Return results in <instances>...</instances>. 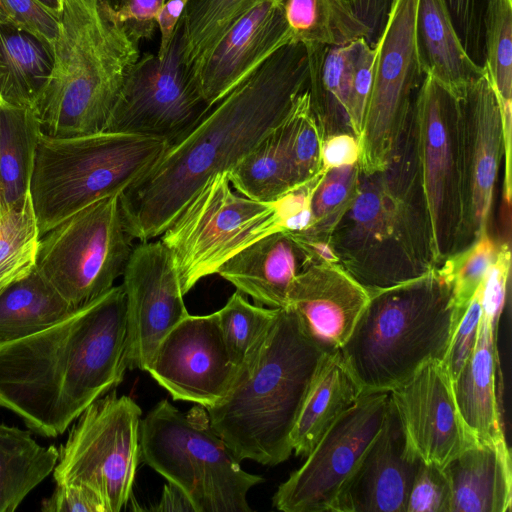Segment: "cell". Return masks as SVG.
Instances as JSON below:
<instances>
[{
	"label": "cell",
	"mask_w": 512,
	"mask_h": 512,
	"mask_svg": "<svg viewBox=\"0 0 512 512\" xmlns=\"http://www.w3.org/2000/svg\"><path fill=\"white\" fill-rule=\"evenodd\" d=\"M308 83L307 47L292 41L170 144L159 160L120 194L134 239L146 242L161 236L210 178L228 172L283 122Z\"/></svg>",
	"instance_id": "cell-1"
},
{
	"label": "cell",
	"mask_w": 512,
	"mask_h": 512,
	"mask_svg": "<svg viewBox=\"0 0 512 512\" xmlns=\"http://www.w3.org/2000/svg\"><path fill=\"white\" fill-rule=\"evenodd\" d=\"M127 368L126 296L114 285L48 328L0 344V407L56 437Z\"/></svg>",
	"instance_id": "cell-2"
},
{
	"label": "cell",
	"mask_w": 512,
	"mask_h": 512,
	"mask_svg": "<svg viewBox=\"0 0 512 512\" xmlns=\"http://www.w3.org/2000/svg\"><path fill=\"white\" fill-rule=\"evenodd\" d=\"M327 241L339 264L370 293L436 268L412 120L382 169L360 170L355 194Z\"/></svg>",
	"instance_id": "cell-3"
},
{
	"label": "cell",
	"mask_w": 512,
	"mask_h": 512,
	"mask_svg": "<svg viewBox=\"0 0 512 512\" xmlns=\"http://www.w3.org/2000/svg\"><path fill=\"white\" fill-rule=\"evenodd\" d=\"M327 353L290 308L278 309L226 394L207 408L211 427L238 461L275 466L290 457L294 425Z\"/></svg>",
	"instance_id": "cell-4"
},
{
	"label": "cell",
	"mask_w": 512,
	"mask_h": 512,
	"mask_svg": "<svg viewBox=\"0 0 512 512\" xmlns=\"http://www.w3.org/2000/svg\"><path fill=\"white\" fill-rule=\"evenodd\" d=\"M52 73L32 109L41 133L58 138L104 131L140 57L111 0H62Z\"/></svg>",
	"instance_id": "cell-5"
},
{
	"label": "cell",
	"mask_w": 512,
	"mask_h": 512,
	"mask_svg": "<svg viewBox=\"0 0 512 512\" xmlns=\"http://www.w3.org/2000/svg\"><path fill=\"white\" fill-rule=\"evenodd\" d=\"M457 321L451 284L436 267L371 292L339 351L361 393L390 392L424 364L443 361Z\"/></svg>",
	"instance_id": "cell-6"
},
{
	"label": "cell",
	"mask_w": 512,
	"mask_h": 512,
	"mask_svg": "<svg viewBox=\"0 0 512 512\" xmlns=\"http://www.w3.org/2000/svg\"><path fill=\"white\" fill-rule=\"evenodd\" d=\"M169 145L120 132L66 138L41 133L29 188L40 237L94 202L124 192Z\"/></svg>",
	"instance_id": "cell-7"
},
{
	"label": "cell",
	"mask_w": 512,
	"mask_h": 512,
	"mask_svg": "<svg viewBox=\"0 0 512 512\" xmlns=\"http://www.w3.org/2000/svg\"><path fill=\"white\" fill-rule=\"evenodd\" d=\"M139 445L140 461L179 487L196 512H250L248 492L264 482L241 468L198 404L181 412L159 401L141 419Z\"/></svg>",
	"instance_id": "cell-8"
},
{
	"label": "cell",
	"mask_w": 512,
	"mask_h": 512,
	"mask_svg": "<svg viewBox=\"0 0 512 512\" xmlns=\"http://www.w3.org/2000/svg\"><path fill=\"white\" fill-rule=\"evenodd\" d=\"M285 232L277 201L259 202L232 190L227 172L210 178L161 235L184 295L255 241Z\"/></svg>",
	"instance_id": "cell-9"
},
{
	"label": "cell",
	"mask_w": 512,
	"mask_h": 512,
	"mask_svg": "<svg viewBox=\"0 0 512 512\" xmlns=\"http://www.w3.org/2000/svg\"><path fill=\"white\" fill-rule=\"evenodd\" d=\"M120 194L94 202L40 237L36 267L74 308L112 288L133 251Z\"/></svg>",
	"instance_id": "cell-10"
},
{
	"label": "cell",
	"mask_w": 512,
	"mask_h": 512,
	"mask_svg": "<svg viewBox=\"0 0 512 512\" xmlns=\"http://www.w3.org/2000/svg\"><path fill=\"white\" fill-rule=\"evenodd\" d=\"M413 116L431 252L438 267L473 243L465 213L458 96L425 75Z\"/></svg>",
	"instance_id": "cell-11"
},
{
	"label": "cell",
	"mask_w": 512,
	"mask_h": 512,
	"mask_svg": "<svg viewBox=\"0 0 512 512\" xmlns=\"http://www.w3.org/2000/svg\"><path fill=\"white\" fill-rule=\"evenodd\" d=\"M141 416L132 398L115 392L90 404L58 449L56 484H87L102 495L110 512L121 511L140 461Z\"/></svg>",
	"instance_id": "cell-12"
},
{
	"label": "cell",
	"mask_w": 512,
	"mask_h": 512,
	"mask_svg": "<svg viewBox=\"0 0 512 512\" xmlns=\"http://www.w3.org/2000/svg\"><path fill=\"white\" fill-rule=\"evenodd\" d=\"M181 19L169 51L145 53L129 69L104 131L174 143L212 108L203 98L184 57Z\"/></svg>",
	"instance_id": "cell-13"
},
{
	"label": "cell",
	"mask_w": 512,
	"mask_h": 512,
	"mask_svg": "<svg viewBox=\"0 0 512 512\" xmlns=\"http://www.w3.org/2000/svg\"><path fill=\"white\" fill-rule=\"evenodd\" d=\"M418 0H392L375 47L359 169H382L402 134L425 77L416 45Z\"/></svg>",
	"instance_id": "cell-14"
},
{
	"label": "cell",
	"mask_w": 512,
	"mask_h": 512,
	"mask_svg": "<svg viewBox=\"0 0 512 512\" xmlns=\"http://www.w3.org/2000/svg\"><path fill=\"white\" fill-rule=\"evenodd\" d=\"M390 392L362 393L275 492L284 512H333L336 500L383 423Z\"/></svg>",
	"instance_id": "cell-15"
},
{
	"label": "cell",
	"mask_w": 512,
	"mask_h": 512,
	"mask_svg": "<svg viewBox=\"0 0 512 512\" xmlns=\"http://www.w3.org/2000/svg\"><path fill=\"white\" fill-rule=\"evenodd\" d=\"M129 369L147 371L164 336L189 313L168 248L158 241L133 248L122 274Z\"/></svg>",
	"instance_id": "cell-16"
},
{
	"label": "cell",
	"mask_w": 512,
	"mask_h": 512,
	"mask_svg": "<svg viewBox=\"0 0 512 512\" xmlns=\"http://www.w3.org/2000/svg\"><path fill=\"white\" fill-rule=\"evenodd\" d=\"M235 371L217 312L188 314L177 323L159 343L147 370L174 400L206 409L226 394Z\"/></svg>",
	"instance_id": "cell-17"
},
{
	"label": "cell",
	"mask_w": 512,
	"mask_h": 512,
	"mask_svg": "<svg viewBox=\"0 0 512 512\" xmlns=\"http://www.w3.org/2000/svg\"><path fill=\"white\" fill-rule=\"evenodd\" d=\"M457 96L466 222L474 242L490 233L495 185L504 156L503 121L486 72Z\"/></svg>",
	"instance_id": "cell-18"
},
{
	"label": "cell",
	"mask_w": 512,
	"mask_h": 512,
	"mask_svg": "<svg viewBox=\"0 0 512 512\" xmlns=\"http://www.w3.org/2000/svg\"><path fill=\"white\" fill-rule=\"evenodd\" d=\"M390 399L409 445L425 463L444 468L478 444L460 415L443 361L424 364L390 391Z\"/></svg>",
	"instance_id": "cell-19"
},
{
	"label": "cell",
	"mask_w": 512,
	"mask_h": 512,
	"mask_svg": "<svg viewBox=\"0 0 512 512\" xmlns=\"http://www.w3.org/2000/svg\"><path fill=\"white\" fill-rule=\"evenodd\" d=\"M292 42L279 0H260L191 66L206 102L213 107L280 47Z\"/></svg>",
	"instance_id": "cell-20"
},
{
	"label": "cell",
	"mask_w": 512,
	"mask_h": 512,
	"mask_svg": "<svg viewBox=\"0 0 512 512\" xmlns=\"http://www.w3.org/2000/svg\"><path fill=\"white\" fill-rule=\"evenodd\" d=\"M421 461L389 396L381 428L342 488L333 512H406Z\"/></svg>",
	"instance_id": "cell-21"
},
{
	"label": "cell",
	"mask_w": 512,
	"mask_h": 512,
	"mask_svg": "<svg viewBox=\"0 0 512 512\" xmlns=\"http://www.w3.org/2000/svg\"><path fill=\"white\" fill-rule=\"evenodd\" d=\"M369 298L370 292L340 264L316 262L293 280L287 307L304 332L331 353L348 340Z\"/></svg>",
	"instance_id": "cell-22"
},
{
	"label": "cell",
	"mask_w": 512,
	"mask_h": 512,
	"mask_svg": "<svg viewBox=\"0 0 512 512\" xmlns=\"http://www.w3.org/2000/svg\"><path fill=\"white\" fill-rule=\"evenodd\" d=\"M320 262L289 232H276L247 246L216 274L258 305L286 308L289 288L307 266Z\"/></svg>",
	"instance_id": "cell-23"
},
{
	"label": "cell",
	"mask_w": 512,
	"mask_h": 512,
	"mask_svg": "<svg viewBox=\"0 0 512 512\" xmlns=\"http://www.w3.org/2000/svg\"><path fill=\"white\" fill-rule=\"evenodd\" d=\"M444 470L452 491L450 512L511 510V454L505 438L467 448Z\"/></svg>",
	"instance_id": "cell-24"
},
{
	"label": "cell",
	"mask_w": 512,
	"mask_h": 512,
	"mask_svg": "<svg viewBox=\"0 0 512 512\" xmlns=\"http://www.w3.org/2000/svg\"><path fill=\"white\" fill-rule=\"evenodd\" d=\"M497 330L482 313L474 351L452 381L460 415L479 444L505 438L496 395Z\"/></svg>",
	"instance_id": "cell-25"
},
{
	"label": "cell",
	"mask_w": 512,
	"mask_h": 512,
	"mask_svg": "<svg viewBox=\"0 0 512 512\" xmlns=\"http://www.w3.org/2000/svg\"><path fill=\"white\" fill-rule=\"evenodd\" d=\"M416 45L424 74L456 95L485 73L464 49L443 0H418Z\"/></svg>",
	"instance_id": "cell-26"
},
{
	"label": "cell",
	"mask_w": 512,
	"mask_h": 512,
	"mask_svg": "<svg viewBox=\"0 0 512 512\" xmlns=\"http://www.w3.org/2000/svg\"><path fill=\"white\" fill-rule=\"evenodd\" d=\"M361 394L340 351L327 353L291 434L295 454L307 456L323 434Z\"/></svg>",
	"instance_id": "cell-27"
},
{
	"label": "cell",
	"mask_w": 512,
	"mask_h": 512,
	"mask_svg": "<svg viewBox=\"0 0 512 512\" xmlns=\"http://www.w3.org/2000/svg\"><path fill=\"white\" fill-rule=\"evenodd\" d=\"M54 66L53 46L10 20L0 23V102L32 107Z\"/></svg>",
	"instance_id": "cell-28"
},
{
	"label": "cell",
	"mask_w": 512,
	"mask_h": 512,
	"mask_svg": "<svg viewBox=\"0 0 512 512\" xmlns=\"http://www.w3.org/2000/svg\"><path fill=\"white\" fill-rule=\"evenodd\" d=\"M74 309L35 266L0 292V344L40 332Z\"/></svg>",
	"instance_id": "cell-29"
},
{
	"label": "cell",
	"mask_w": 512,
	"mask_h": 512,
	"mask_svg": "<svg viewBox=\"0 0 512 512\" xmlns=\"http://www.w3.org/2000/svg\"><path fill=\"white\" fill-rule=\"evenodd\" d=\"M305 46L309 58L308 90L324 135L352 133L347 105L354 41L338 46Z\"/></svg>",
	"instance_id": "cell-30"
},
{
	"label": "cell",
	"mask_w": 512,
	"mask_h": 512,
	"mask_svg": "<svg viewBox=\"0 0 512 512\" xmlns=\"http://www.w3.org/2000/svg\"><path fill=\"white\" fill-rule=\"evenodd\" d=\"M59 456L31 433L0 423V512L15 511L25 497L53 473Z\"/></svg>",
	"instance_id": "cell-31"
},
{
	"label": "cell",
	"mask_w": 512,
	"mask_h": 512,
	"mask_svg": "<svg viewBox=\"0 0 512 512\" xmlns=\"http://www.w3.org/2000/svg\"><path fill=\"white\" fill-rule=\"evenodd\" d=\"M40 134L32 107L0 103V189L5 211L29 194Z\"/></svg>",
	"instance_id": "cell-32"
},
{
	"label": "cell",
	"mask_w": 512,
	"mask_h": 512,
	"mask_svg": "<svg viewBox=\"0 0 512 512\" xmlns=\"http://www.w3.org/2000/svg\"><path fill=\"white\" fill-rule=\"evenodd\" d=\"M292 41L305 45H344L366 38L370 30L342 0H279Z\"/></svg>",
	"instance_id": "cell-33"
},
{
	"label": "cell",
	"mask_w": 512,
	"mask_h": 512,
	"mask_svg": "<svg viewBox=\"0 0 512 512\" xmlns=\"http://www.w3.org/2000/svg\"><path fill=\"white\" fill-rule=\"evenodd\" d=\"M485 72L497 95L504 130V163L511 166L512 0H488L484 20Z\"/></svg>",
	"instance_id": "cell-34"
},
{
	"label": "cell",
	"mask_w": 512,
	"mask_h": 512,
	"mask_svg": "<svg viewBox=\"0 0 512 512\" xmlns=\"http://www.w3.org/2000/svg\"><path fill=\"white\" fill-rule=\"evenodd\" d=\"M227 175L241 195L259 202H274L294 189L282 123Z\"/></svg>",
	"instance_id": "cell-35"
},
{
	"label": "cell",
	"mask_w": 512,
	"mask_h": 512,
	"mask_svg": "<svg viewBox=\"0 0 512 512\" xmlns=\"http://www.w3.org/2000/svg\"><path fill=\"white\" fill-rule=\"evenodd\" d=\"M40 232L30 193L0 218V292L36 266Z\"/></svg>",
	"instance_id": "cell-36"
},
{
	"label": "cell",
	"mask_w": 512,
	"mask_h": 512,
	"mask_svg": "<svg viewBox=\"0 0 512 512\" xmlns=\"http://www.w3.org/2000/svg\"><path fill=\"white\" fill-rule=\"evenodd\" d=\"M282 128L293 183L297 187L321 171V145L325 137L308 89L297 97Z\"/></svg>",
	"instance_id": "cell-37"
},
{
	"label": "cell",
	"mask_w": 512,
	"mask_h": 512,
	"mask_svg": "<svg viewBox=\"0 0 512 512\" xmlns=\"http://www.w3.org/2000/svg\"><path fill=\"white\" fill-rule=\"evenodd\" d=\"M260 0H191L182 17L184 57L192 64L232 23Z\"/></svg>",
	"instance_id": "cell-38"
},
{
	"label": "cell",
	"mask_w": 512,
	"mask_h": 512,
	"mask_svg": "<svg viewBox=\"0 0 512 512\" xmlns=\"http://www.w3.org/2000/svg\"><path fill=\"white\" fill-rule=\"evenodd\" d=\"M279 308H264L247 301L239 291L217 312L222 338L237 367L274 320Z\"/></svg>",
	"instance_id": "cell-39"
},
{
	"label": "cell",
	"mask_w": 512,
	"mask_h": 512,
	"mask_svg": "<svg viewBox=\"0 0 512 512\" xmlns=\"http://www.w3.org/2000/svg\"><path fill=\"white\" fill-rule=\"evenodd\" d=\"M359 165H347L323 173L311 196L312 225L305 231L293 232L304 238L328 239L349 206L358 184Z\"/></svg>",
	"instance_id": "cell-40"
},
{
	"label": "cell",
	"mask_w": 512,
	"mask_h": 512,
	"mask_svg": "<svg viewBox=\"0 0 512 512\" xmlns=\"http://www.w3.org/2000/svg\"><path fill=\"white\" fill-rule=\"evenodd\" d=\"M499 242L490 233L480 235L470 246L447 258L437 268L449 281L458 319L461 317L494 262Z\"/></svg>",
	"instance_id": "cell-41"
},
{
	"label": "cell",
	"mask_w": 512,
	"mask_h": 512,
	"mask_svg": "<svg viewBox=\"0 0 512 512\" xmlns=\"http://www.w3.org/2000/svg\"><path fill=\"white\" fill-rule=\"evenodd\" d=\"M375 56L376 47L366 38L354 40L347 111L351 131L359 140L372 87Z\"/></svg>",
	"instance_id": "cell-42"
},
{
	"label": "cell",
	"mask_w": 512,
	"mask_h": 512,
	"mask_svg": "<svg viewBox=\"0 0 512 512\" xmlns=\"http://www.w3.org/2000/svg\"><path fill=\"white\" fill-rule=\"evenodd\" d=\"M452 491L444 468L421 461L414 477L406 512H450Z\"/></svg>",
	"instance_id": "cell-43"
},
{
	"label": "cell",
	"mask_w": 512,
	"mask_h": 512,
	"mask_svg": "<svg viewBox=\"0 0 512 512\" xmlns=\"http://www.w3.org/2000/svg\"><path fill=\"white\" fill-rule=\"evenodd\" d=\"M470 58L484 65V20L488 0H443Z\"/></svg>",
	"instance_id": "cell-44"
},
{
	"label": "cell",
	"mask_w": 512,
	"mask_h": 512,
	"mask_svg": "<svg viewBox=\"0 0 512 512\" xmlns=\"http://www.w3.org/2000/svg\"><path fill=\"white\" fill-rule=\"evenodd\" d=\"M482 315L481 285L467 308L456 322L449 345L443 359L452 381L474 351L479 323Z\"/></svg>",
	"instance_id": "cell-45"
},
{
	"label": "cell",
	"mask_w": 512,
	"mask_h": 512,
	"mask_svg": "<svg viewBox=\"0 0 512 512\" xmlns=\"http://www.w3.org/2000/svg\"><path fill=\"white\" fill-rule=\"evenodd\" d=\"M499 243L497 256L481 284L482 313L497 327L506 301L511 270L510 241Z\"/></svg>",
	"instance_id": "cell-46"
},
{
	"label": "cell",
	"mask_w": 512,
	"mask_h": 512,
	"mask_svg": "<svg viewBox=\"0 0 512 512\" xmlns=\"http://www.w3.org/2000/svg\"><path fill=\"white\" fill-rule=\"evenodd\" d=\"M8 18L53 46L59 30V17L37 0H2Z\"/></svg>",
	"instance_id": "cell-47"
},
{
	"label": "cell",
	"mask_w": 512,
	"mask_h": 512,
	"mask_svg": "<svg viewBox=\"0 0 512 512\" xmlns=\"http://www.w3.org/2000/svg\"><path fill=\"white\" fill-rule=\"evenodd\" d=\"M43 512H110L102 495L84 483L56 484L41 504Z\"/></svg>",
	"instance_id": "cell-48"
},
{
	"label": "cell",
	"mask_w": 512,
	"mask_h": 512,
	"mask_svg": "<svg viewBox=\"0 0 512 512\" xmlns=\"http://www.w3.org/2000/svg\"><path fill=\"white\" fill-rule=\"evenodd\" d=\"M165 0H117L115 15L136 42L150 39L157 27Z\"/></svg>",
	"instance_id": "cell-49"
},
{
	"label": "cell",
	"mask_w": 512,
	"mask_h": 512,
	"mask_svg": "<svg viewBox=\"0 0 512 512\" xmlns=\"http://www.w3.org/2000/svg\"><path fill=\"white\" fill-rule=\"evenodd\" d=\"M361 145L359 139L349 132L330 134L324 137L321 145V168L354 165L359 162Z\"/></svg>",
	"instance_id": "cell-50"
},
{
	"label": "cell",
	"mask_w": 512,
	"mask_h": 512,
	"mask_svg": "<svg viewBox=\"0 0 512 512\" xmlns=\"http://www.w3.org/2000/svg\"><path fill=\"white\" fill-rule=\"evenodd\" d=\"M349 10L370 30L372 43L381 34L392 0H342Z\"/></svg>",
	"instance_id": "cell-51"
},
{
	"label": "cell",
	"mask_w": 512,
	"mask_h": 512,
	"mask_svg": "<svg viewBox=\"0 0 512 512\" xmlns=\"http://www.w3.org/2000/svg\"><path fill=\"white\" fill-rule=\"evenodd\" d=\"M191 0H165L164 6L157 19L160 31V44L157 57L162 59L169 51L175 29Z\"/></svg>",
	"instance_id": "cell-52"
},
{
	"label": "cell",
	"mask_w": 512,
	"mask_h": 512,
	"mask_svg": "<svg viewBox=\"0 0 512 512\" xmlns=\"http://www.w3.org/2000/svg\"><path fill=\"white\" fill-rule=\"evenodd\" d=\"M150 510L157 512H196L187 495L179 487L170 482L164 485L159 502L156 506L150 508Z\"/></svg>",
	"instance_id": "cell-53"
},
{
	"label": "cell",
	"mask_w": 512,
	"mask_h": 512,
	"mask_svg": "<svg viewBox=\"0 0 512 512\" xmlns=\"http://www.w3.org/2000/svg\"><path fill=\"white\" fill-rule=\"evenodd\" d=\"M40 4H42L46 9L54 13L59 17V14L62 9V0H37Z\"/></svg>",
	"instance_id": "cell-54"
},
{
	"label": "cell",
	"mask_w": 512,
	"mask_h": 512,
	"mask_svg": "<svg viewBox=\"0 0 512 512\" xmlns=\"http://www.w3.org/2000/svg\"><path fill=\"white\" fill-rule=\"evenodd\" d=\"M9 20L8 14L5 10L2 0H0V23Z\"/></svg>",
	"instance_id": "cell-55"
},
{
	"label": "cell",
	"mask_w": 512,
	"mask_h": 512,
	"mask_svg": "<svg viewBox=\"0 0 512 512\" xmlns=\"http://www.w3.org/2000/svg\"><path fill=\"white\" fill-rule=\"evenodd\" d=\"M4 212H5V209H4V206H3L1 189H0V218L4 214Z\"/></svg>",
	"instance_id": "cell-56"
},
{
	"label": "cell",
	"mask_w": 512,
	"mask_h": 512,
	"mask_svg": "<svg viewBox=\"0 0 512 512\" xmlns=\"http://www.w3.org/2000/svg\"><path fill=\"white\" fill-rule=\"evenodd\" d=\"M1 103V102H0Z\"/></svg>",
	"instance_id": "cell-57"
}]
</instances>
